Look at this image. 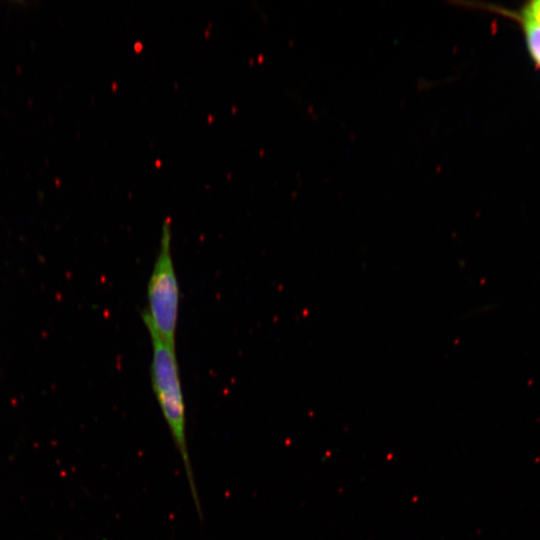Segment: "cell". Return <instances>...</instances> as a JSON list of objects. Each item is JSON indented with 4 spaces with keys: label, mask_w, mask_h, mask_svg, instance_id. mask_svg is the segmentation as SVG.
<instances>
[{
    "label": "cell",
    "mask_w": 540,
    "mask_h": 540,
    "mask_svg": "<svg viewBox=\"0 0 540 540\" xmlns=\"http://www.w3.org/2000/svg\"><path fill=\"white\" fill-rule=\"evenodd\" d=\"M153 356L151 382L157 402L168 426L174 446L181 458L195 509L203 519L200 497L197 492L186 435L185 402L181 387L175 347L166 344L156 334L149 332Z\"/></svg>",
    "instance_id": "6da1fadb"
},
{
    "label": "cell",
    "mask_w": 540,
    "mask_h": 540,
    "mask_svg": "<svg viewBox=\"0 0 540 540\" xmlns=\"http://www.w3.org/2000/svg\"><path fill=\"white\" fill-rule=\"evenodd\" d=\"M521 20L529 21L540 27V0H534L526 4L521 11Z\"/></svg>",
    "instance_id": "277c9868"
},
{
    "label": "cell",
    "mask_w": 540,
    "mask_h": 540,
    "mask_svg": "<svg viewBox=\"0 0 540 540\" xmlns=\"http://www.w3.org/2000/svg\"><path fill=\"white\" fill-rule=\"evenodd\" d=\"M171 242V225L169 220H166L162 226L160 249L148 283V307L143 311L142 319L148 332L156 334L166 344L175 347L179 286L173 265Z\"/></svg>",
    "instance_id": "7a4b0ae2"
},
{
    "label": "cell",
    "mask_w": 540,
    "mask_h": 540,
    "mask_svg": "<svg viewBox=\"0 0 540 540\" xmlns=\"http://www.w3.org/2000/svg\"><path fill=\"white\" fill-rule=\"evenodd\" d=\"M531 57L540 67V27L526 20H521Z\"/></svg>",
    "instance_id": "3957f363"
}]
</instances>
